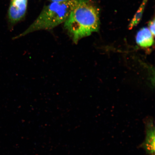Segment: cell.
Listing matches in <instances>:
<instances>
[{
  "label": "cell",
  "mask_w": 155,
  "mask_h": 155,
  "mask_svg": "<svg viewBox=\"0 0 155 155\" xmlns=\"http://www.w3.org/2000/svg\"><path fill=\"white\" fill-rule=\"evenodd\" d=\"M148 0H143L140 7L137 10L133 18L132 19L129 25L128 28L129 30H131L134 27L137 26L140 22L141 18H142L143 12L145 8V5L147 4Z\"/></svg>",
  "instance_id": "6"
},
{
  "label": "cell",
  "mask_w": 155,
  "mask_h": 155,
  "mask_svg": "<svg viewBox=\"0 0 155 155\" xmlns=\"http://www.w3.org/2000/svg\"><path fill=\"white\" fill-rule=\"evenodd\" d=\"M49 1L51 2L63 3L71 1V0H49Z\"/></svg>",
  "instance_id": "8"
},
{
  "label": "cell",
  "mask_w": 155,
  "mask_h": 155,
  "mask_svg": "<svg viewBox=\"0 0 155 155\" xmlns=\"http://www.w3.org/2000/svg\"><path fill=\"white\" fill-rule=\"evenodd\" d=\"M100 24L99 11L89 0H76L64 22V28L75 43L83 38L98 31Z\"/></svg>",
  "instance_id": "1"
},
{
  "label": "cell",
  "mask_w": 155,
  "mask_h": 155,
  "mask_svg": "<svg viewBox=\"0 0 155 155\" xmlns=\"http://www.w3.org/2000/svg\"><path fill=\"white\" fill-rule=\"evenodd\" d=\"M154 37L148 28H143L137 32L136 41L141 47H150L154 44Z\"/></svg>",
  "instance_id": "5"
},
{
  "label": "cell",
  "mask_w": 155,
  "mask_h": 155,
  "mask_svg": "<svg viewBox=\"0 0 155 155\" xmlns=\"http://www.w3.org/2000/svg\"><path fill=\"white\" fill-rule=\"evenodd\" d=\"M148 27V28L149 30H150L153 35L154 37L155 32V20L154 18L152 19V20L150 21V22H149Z\"/></svg>",
  "instance_id": "7"
},
{
  "label": "cell",
  "mask_w": 155,
  "mask_h": 155,
  "mask_svg": "<svg viewBox=\"0 0 155 155\" xmlns=\"http://www.w3.org/2000/svg\"><path fill=\"white\" fill-rule=\"evenodd\" d=\"M28 0H12L8 11L10 22L14 24L21 20L26 14Z\"/></svg>",
  "instance_id": "3"
},
{
  "label": "cell",
  "mask_w": 155,
  "mask_h": 155,
  "mask_svg": "<svg viewBox=\"0 0 155 155\" xmlns=\"http://www.w3.org/2000/svg\"><path fill=\"white\" fill-rule=\"evenodd\" d=\"M145 130L146 135L145 139L141 147L144 148L147 154L150 155H155V127L152 120L147 122L145 126Z\"/></svg>",
  "instance_id": "4"
},
{
  "label": "cell",
  "mask_w": 155,
  "mask_h": 155,
  "mask_svg": "<svg viewBox=\"0 0 155 155\" xmlns=\"http://www.w3.org/2000/svg\"><path fill=\"white\" fill-rule=\"evenodd\" d=\"M76 0L66 2H51L46 6L35 20L26 30L14 38H18L33 32L48 30L64 23L72 10Z\"/></svg>",
  "instance_id": "2"
}]
</instances>
